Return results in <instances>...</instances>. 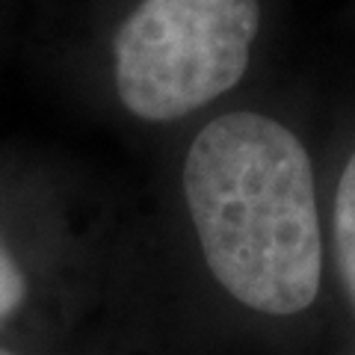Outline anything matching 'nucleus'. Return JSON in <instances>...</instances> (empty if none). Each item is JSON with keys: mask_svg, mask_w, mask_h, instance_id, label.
I'll list each match as a JSON object with an SVG mask.
<instances>
[{"mask_svg": "<svg viewBox=\"0 0 355 355\" xmlns=\"http://www.w3.org/2000/svg\"><path fill=\"white\" fill-rule=\"evenodd\" d=\"M335 246L343 284L355 302V151L340 175L335 196Z\"/></svg>", "mask_w": 355, "mask_h": 355, "instance_id": "7ed1b4c3", "label": "nucleus"}, {"mask_svg": "<svg viewBox=\"0 0 355 355\" xmlns=\"http://www.w3.org/2000/svg\"><path fill=\"white\" fill-rule=\"evenodd\" d=\"M184 196L210 275L240 305L291 317L317 299L314 172L293 130L261 113L214 119L187 151Z\"/></svg>", "mask_w": 355, "mask_h": 355, "instance_id": "f257e3e1", "label": "nucleus"}, {"mask_svg": "<svg viewBox=\"0 0 355 355\" xmlns=\"http://www.w3.org/2000/svg\"><path fill=\"white\" fill-rule=\"evenodd\" d=\"M0 355H15V352H9V349H3V347H0Z\"/></svg>", "mask_w": 355, "mask_h": 355, "instance_id": "39448f33", "label": "nucleus"}, {"mask_svg": "<svg viewBox=\"0 0 355 355\" xmlns=\"http://www.w3.org/2000/svg\"><path fill=\"white\" fill-rule=\"evenodd\" d=\"M258 0H142L116 33V89L133 116L172 121L249 69Z\"/></svg>", "mask_w": 355, "mask_h": 355, "instance_id": "f03ea898", "label": "nucleus"}, {"mask_svg": "<svg viewBox=\"0 0 355 355\" xmlns=\"http://www.w3.org/2000/svg\"><path fill=\"white\" fill-rule=\"evenodd\" d=\"M24 299H27L24 270L12 258V252L6 249V243L0 240V326L24 305Z\"/></svg>", "mask_w": 355, "mask_h": 355, "instance_id": "20e7f679", "label": "nucleus"}]
</instances>
